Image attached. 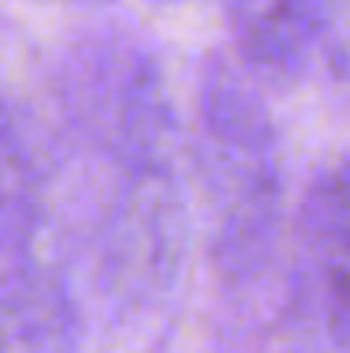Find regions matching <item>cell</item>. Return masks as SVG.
<instances>
[{
    "label": "cell",
    "instance_id": "277c9868",
    "mask_svg": "<svg viewBox=\"0 0 350 353\" xmlns=\"http://www.w3.org/2000/svg\"><path fill=\"white\" fill-rule=\"evenodd\" d=\"M343 0H230L233 41L253 68L298 75L320 41L331 38Z\"/></svg>",
    "mask_w": 350,
    "mask_h": 353
},
{
    "label": "cell",
    "instance_id": "5b68a950",
    "mask_svg": "<svg viewBox=\"0 0 350 353\" xmlns=\"http://www.w3.org/2000/svg\"><path fill=\"white\" fill-rule=\"evenodd\" d=\"M79 316L53 271L19 267L0 285V353H76Z\"/></svg>",
    "mask_w": 350,
    "mask_h": 353
},
{
    "label": "cell",
    "instance_id": "52a82bcc",
    "mask_svg": "<svg viewBox=\"0 0 350 353\" xmlns=\"http://www.w3.org/2000/svg\"><path fill=\"white\" fill-rule=\"evenodd\" d=\"M79 4H83V0H79Z\"/></svg>",
    "mask_w": 350,
    "mask_h": 353
},
{
    "label": "cell",
    "instance_id": "7a4b0ae2",
    "mask_svg": "<svg viewBox=\"0 0 350 353\" xmlns=\"http://www.w3.org/2000/svg\"><path fill=\"white\" fill-rule=\"evenodd\" d=\"M185 237L181 192L162 162L128 165L121 211L113 222V263L124 282H162L173 274Z\"/></svg>",
    "mask_w": 350,
    "mask_h": 353
},
{
    "label": "cell",
    "instance_id": "3957f363",
    "mask_svg": "<svg viewBox=\"0 0 350 353\" xmlns=\"http://www.w3.org/2000/svg\"><path fill=\"white\" fill-rule=\"evenodd\" d=\"M302 237L316 293L339 346L350 350V154L313 176L302 207Z\"/></svg>",
    "mask_w": 350,
    "mask_h": 353
},
{
    "label": "cell",
    "instance_id": "6da1fadb",
    "mask_svg": "<svg viewBox=\"0 0 350 353\" xmlns=\"http://www.w3.org/2000/svg\"><path fill=\"white\" fill-rule=\"evenodd\" d=\"M200 124L219 184L215 259L230 279L264 263L279 225V139L260 90L226 64H211L200 87Z\"/></svg>",
    "mask_w": 350,
    "mask_h": 353
},
{
    "label": "cell",
    "instance_id": "8992f818",
    "mask_svg": "<svg viewBox=\"0 0 350 353\" xmlns=\"http://www.w3.org/2000/svg\"><path fill=\"white\" fill-rule=\"evenodd\" d=\"M38 211V170L19 117L0 90V252L27 241Z\"/></svg>",
    "mask_w": 350,
    "mask_h": 353
}]
</instances>
